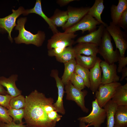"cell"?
<instances>
[{"label": "cell", "mask_w": 127, "mask_h": 127, "mask_svg": "<svg viewBox=\"0 0 127 127\" xmlns=\"http://www.w3.org/2000/svg\"><path fill=\"white\" fill-rule=\"evenodd\" d=\"M44 93L35 90L25 97L24 118L26 125L34 127H55L56 123L49 119L44 108Z\"/></svg>", "instance_id": "1"}, {"label": "cell", "mask_w": 127, "mask_h": 127, "mask_svg": "<svg viewBox=\"0 0 127 127\" xmlns=\"http://www.w3.org/2000/svg\"><path fill=\"white\" fill-rule=\"evenodd\" d=\"M27 20L26 18L21 17L17 20V24L15 29L19 30V34L17 37L14 38L15 43L18 44H32L37 47L41 46L45 40V33L39 31L37 34H34L26 30L24 25Z\"/></svg>", "instance_id": "2"}, {"label": "cell", "mask_w": 127, "mask_h": 127, "mask_svg": "<svg viewBox=\"0 0 127 127\" xmlns=\"http://www.w3.org/2000/svg\"><path fill=\"white\" fill-rule=\"evenodd\" d=\"M110 34L105 29L100 43L98 46V53L102 57L104 61L109 64L118 62L120 56L119 51H114Z\"/></svg>", "instance_id": "3"}, {"label": "cell", "mask_w": 127, "mask_h": 127, "mask_svg": "<svg viewBox=\"0 0 127 127\" xmlns=\"http://www.w3.org/2000/svg\"><path fill=\"white\" fill-rule=\"evenodd\" d=\"M92 110L87 116L79 118L78 119L80 122L87 123L89 126L100 127L106 118V114L104 108L101 107L98 104L96 99L92 103Z\"/></svg>", "instance_id": "4"}, {"label": "cell", "mask_w": 127, "mask_h": 127, "mask_svg": "<svg viewBox=\"0 0 127 127\" xmlns=\"http://www.w3.org/2000/svg\"><path fill=\"white\" fill-rule=\"evenodd\" d=\"M105 28L115 42L116 48H118L121 57H124L127 49V31H123L120 28L112 22Z\"/></svg>", "instance_id": "5"}, {"label": "cell", "mask_w": 127, "mask_h": 127, "mask_svg": "<svg viewBox=\"0 0 127 127\" xmlns=\"http://www.w3.org/2000/svg\"><path fill=\"white\" fill-rule=\"evenodd\" d=\"M121 84L118 82L104 85L100 84L95 92V97L99 106L103 107L111 99L117 89Z\"/></svg>", "instance_id": "6"}, {"label": "cell", "mask_w": 127, "mask_h": 127, "mask_svg": "<svg viewBox=\"0 0 127 127\" xmlns=\"http://www.w3.org/2000/svg\"><path fill=\"white\" fill-rule=\"evenodd\" d=\"M77 36L74 33L58 32L54 34L48 40L47 48L48 50L56 48H64L72 46L74 43L73 39Z\"/></svg>", "instance_id": "7"}, {"label": "cell", "mask_w": 127, "mask_h": 127, "mask_svg": "<svg viewBox=\"0 0 127 127\" xmlns=\"http://www.w3.org/2000/svg\"><path fill=\"white\" fill-rule=\"evenodd\" d=\"M65 86L67 99L74 101L83 112L87 113L89 110L86 107L85 104V98L87 91L86 90L82 91L77 89L70 81Z\"/></svg>", "instance_id": "8"}, {"label": "cell", "mask_w": 127, "mask_h": 127, "mask_svg": "<svg viewBox=\"0 0 127 127\" xmlns=\"http://www.w3.org/2000/svg\"><path fill=\"white\" fill-rule=\"evenodd\" d=\"M12 13L3 18H0V32H7L8 34V38L11 42H13L11 33L14 28L16 26L17 19L22 14L25 12L24 8L20 7L17 10H12Z\"/></svg>", "instance_id": "9"}, {"label": "cell", "mask_w": 127, "mask_h": 127, "mask_svg": "<svg viewBox=\"0 0 127 127\" xmlns=\"http://www.w3.org/2000/svg\"><path fill=\"white\" fill-rule=\"evenodd\" d=\"M100 24L94 18L87 14L77 24L65 30L64 32L74 33L81 30L83 33L87 31L89 33L96 30L97 25Z\"/></svg>", "instance_id": "10"}, {"label": "cell", "mask_w": 127, "mask_h": 127, "mask_svg": "<svg viewBox=\"0 0 127 127\" xmlns=\"http://www.w3.org/2000/svg\"><path fill=\"white\" fill-rule=\"evenodd\" d=\"M100 65L103 73L101 84L117 82L119 81L120 77L117 75V67L115 63L109 64L101 60Z\"/></svg>", "instance_id": "11"}, {"label": "cell", "mask_w": 127, "mask_h": 127, "mask_svg": "<svg viewBox=\"0 0 127 127\" xmlns=\"http://www.w3.org/2000/svg\"><path fill=\"white\" fill-rule=\"evenodd\" d=\"M90 7L75 8L69 6L67 11L68 18L67 21L62 27L64 30L75 24L87 13Z\"/></svg>", "instance_id": "12"}, {"label": "cell", "mask_w": 127, "mask_h": 127, "mask_svg": "<svg viewBox=\"0 0 127 127\" xmlns=\"http://www.w3.org/2000/svg\"><path fill=\"white\" fill-rule=\"evenodd\" d=\"M58 73L57 70L53 69L50 74L51 76L55 79L58 91L57 99L56 102L54 103L53 105L58 112L64 115L65 113V110L64 106L63 98L65 92L64 89V85L59 78Z\"/></svg>", "instance_id": "13"}, {"label": "cell", "mask_w": 127, "mask_h": 127, "mask_svg": "<svg viewBox=\"0 0 127 127\" xmlns=\"http://www.w3.org/2000/svg\"><path fill=\"white\" fill-rule=\"evenodd\" d=\"M101 60L98 57L95 66L90 69L89 88L93 93H95L101 84L102 71L100 64Z\"/></svg>", "instance_id": "14"}, {"label": "cell", "mask_w": 127, "mask_h": 127, "mask_svg": "<svg viewBox=\"0 0 127 127\" xmlns=\"http://www.w3.org/2000/svg\"><path fill=\"white\" fill-rule=\"evenodd\" d=\"M105 26L102 24L98 27V29L87 34L80 37L74 43H87L95 44L98 46L101 41Z\"/></svg>", "instance_id": "15"}, {"label": "cell", "mask_w": 127, "mask_h": 127, "mask_svg": "<svg viewBox=\"0 0 127 127\" xmlns=\"http://www.w3.org/2000/svg\"><path fill=\"white\" fill-rule=\"evenodd\" d=\"M18 77V75L16 74L12 75L8 78L0 77V83L6 88L8 94L12 97L21 94V91L18 88L16 84Z\"/></svg>", "instance_id": "16"}, {"label": "cell", "mask_w": 127, "mask_h": 127, "mask_svg": "<svg viewBox=\"0 0 127 127\" xmlns=\"http://www.w3.org/2000/svg\"><path fill=\"white\" fill-rule=\"evenodd\" d=\"M32 13H36L41 17L48 24L49 28L51 30L53 34L59 32L56 27L53 24L50 18L47 17L43 12L42 9L41 0H36L34 7L32 9L26 10L24 15H26Z\"/></svg>", "instance_id": "17"}, {"label": "cell", "mask_w": 127, "mask_h": 127, "mask_svg": "<svg viewBox=\"0 0 127 127\" xmlns=\"http://www.w3.org/2000/svg\"><path fill=\"white\" fill-rule=\"evenodd\" d=\"M98 46L87 43H78L73 47L76 54H83L87 56H96L98 53Z\"/></svg>", "instance_id": "18"}, {"label": "cell", "mask_w": 127, "mask_h": 127, "mask_svg": "<svg viewBox=\"0 0 127 127\" xmlns=\"http://www.w3.org/2000/svg\"><path fill=\"white\" fill-rule=\"evenodd\" d=\"M114 125L127 127V105L118 106L115 113Z\"/></svg>", "instance_id": "19"}, {"label": "cell", "mask_w": 127, "mask_h": 127, "mask_svg": "<svg viewBox=\"0 0 127 127\" xmlns=\"http://www.w3.org/2000/svg\"><path fill=\"white\" fill-rule=\"evenodd\" d=\"M127 8V0H119L117 5L112 4L111 8L112 22L114 24L117 25L122 14Z\"/></svg>", "instance_id": "20"}, {"label": "cell", "mask_w": 127, "mask_h": 127, "mask_svg": "<svg viewBox=\"0 0 127 127\" xmlns=\"http://www.w3.org/2000/svg\"><path fill=\"white\" fill-rule=\"evenodd\" d=\"M104 8L103 0H95L93 5L89 8L87 14L91 16L106 27L108 25L102 20L101 15Z\"/></svg>", "instance_id": "21"}, {"label": "cell", "mask_w": 127, "mask_h": 127, "mask_svg": "<svg viewBox=\"0 0 127 127\" xmlns=\"http://www.w3.org/2000/svg\"><path fill=\"white\" fill-rule=\"evenodd\" d=\"M117 106L127 105V83L117 89L111 99Z\"/></svg>", "instance_id": "22"}, {"label": "cell", "mask_w": 127, "mask_h": 127, "mask_svg": "<svg viewBox=\"0 0 127 127\" xmlns=\"http://www.w3.org/2000/svg\"><path fill=\"white\" fill-rule=\"evenodd\" d=\"M117 106L115 103L111 99L103 107L106 114V127H114V116Z\"/></svg>", "instance_id": "23"}, {"label": "cell", "mask_w": 127, "mask_h": 127, "mask_svg": "<svg viewBox=\"0 0 127 127\" xmlns=\"http://www.w3.org/2000/svg\"><path fill=\"white\" fill-rule=\"evenodd\" d=\"M98 58L96 56H85L76 54L75 60L77 64L89 70L95 66Z\"/></svg>", "instance_id": "24"}, {"label": "cell", "mask_w": 127, "mask_h": 127, "mask_svg": "<svg viewBox=\"0 0 127 127\" xmlns=\"http://www.w3.org/2000/svg\"><path fill=\"white\" fill-rule=\"evenodd\" d=\"M64 70L61 79L65 85L70 81L71 77L75 73L77 64L75 59L64 63Z\"/></svg>", "instance_id": "25"}, {"label": "cell", "mask_w": 127, "mask_h": 127, "mask_svg": "<svg viewBox=\"0 0 127 127\" xmlns=\"http://www.w3.org/2000/svg\"><path fill=\"white\" fill-rule=\"evenodd\" d=\"M68 15L67 10L62 11L56 9L53 15L50 18L51 21L56 27H63L67 21Z\"/></svg>", "instance_id": "26"}, {"label": "cell", "mask_w": 127, "mask_h": 127, "mask_svg": "<svg viewBox=\"0 0 127 127\" xmlns=\"http://www.w3.org/2000/svg\"><path fill=\"white\" fill-rule=\"evenodd\" d=\"M76 54L72 46L65 48L62 52L56 57L58 61L64 64L75 59Z\"/></svg>", "instance_id": "27"}, {"label": "cell", "mask_w": 127, "mask_h": 127, "mask_svg": "<svg viewBox=\"0 0 127 127\" xmlns=\"http://www.w3.org/2000/svg\"><path fill=\"white\" fill-rule=\"evenodd\" d=\"M75 72L80 76L83 79L86 87L89 88L90 83L89 79L90 71L77 64Z\"/></svg>", "instance_id": "28"}, {"label": "cell", "mask_w": 127, "mask_h": 127, "mask_svg": "<svg viewBox=\"0 0 127 127\" xmlns=\"http://www.w3.org/2000/svg\"><path fill=\"white\" fill-rule=\"evenodd\" d=\"M25 104V97L21 94L13 97L9 103L11 108L17 109H24Z\"/></svg>", "instance_id": "29"}, {"label": "cell", "mask_w": 127, "mask_h": 127, "mask_svg": "<svg viewBox=\"0 0 127 127\" xmlns=\"http://www.w3.org/2000/svg\"><path fill=\"white\" fill-rule=\"evenodd\" d=\"M8 111L9 115L13 119V121L16 123L18 122L19 123L24 122L22 119L24 116V109H17L11 108L8 109Z\"/></svg>", "instance_id": "30"}, {"label": "cell", "mask_w": 127, "mask_h": 127, "mask_svg": "<svg viewBox=\"0 0 127 127\" xmlns=\"http://www.w3.org/2000/svg\"><path fill=\"white\" fill-rule=\"evenodd\" d=\"M70 81L75 87L80 90H83L86 87L83 79L75 72L71 77Z\"/></svg>", "instance_id": "31"}, {"label": "cell", "mask_w": 127, "mask_h": 127, "mask_svg": "<svg viewBox=\"0 0 127 127\" xmlns=\"http://www.w3.org/2000/svg\"><path fill=\"white\" fill-rule=\"evenodd\" d=\"M13 121V119L9 115L8 109L0 105V123H9Z\"/></svg>", "instance_id": "32"}, {"label": "cell", "mask_w": 127, "mask_h": 127, "mask_svg": "<svg viewBox=\"0 0 127 127\" xmlns=\"http://www.w3.org/2000/svg\"><path fill=\"white\" fill-rule=\"evenodd\" d=\"M125 31H127V8L122 14L117 25Z\"/></svg>", "instance_id": "33"}, {"label": "cell", "mask_w": 127, "mask_h": 127, "mask_svg": "<svg viewBox=\"0 0 127 127\" xmlns=\"http://www.w3.org/2000/svg\"><path fill=\"white\" fill-rule=\"evenodd\" d=\"M12 97L9 94L5 95H0V105L8 109L11 108L9 103Z\"/></svg>", "instance_id": "34"}, {"label": "cell", "mask_w": 127, "mask_h": 127, "mask_svg": "<svg viewBox=\"0 0 127 127\" xmlns=\"http://www.w3.org/2000/svg\"><path fill=\"white\" fill-rule=\"evenodd\" d=\"M118 66L117 68V71L121 72L123 68L126 67L127 64V57L119 56L118 59Z\"/></svg>", "instance_id": "35"}, {"label": "cell", "mask_w": 127, "mask_h": 127, "mask_svg": "<svg viewBox=\"0 0 127 127\" xmlns=\"http://www.w3.org/2000/svg\"><path fill=\"white\" fill-rule=\"evenodd\" d=\"M64 48H56L48 50V55L50 56H55L56 57L60 54Z\"/></svg>", "instance_id": "36"}, {"label": "cell", "mask_w": 127, "mask_h": 127, "mask_svg": "<svg viewBox=\"0 0 127 127\" xmlns=\"http://www.w3.org/2000/svg\"><path fill=\"white\" fill-rule=\"evenodd\" d=\"M25 123H19L13 121L9 123H0V127H25L26 125L24 124Z\"/></svg>", "instance_id": "37"}, {"label": "cell", "mask_w": 127, "mask_h": 127, "mask_svg": "<svg viewBox=\"0 0 127 127\" xmlns=\"http://www.w3.org/2000/svg\"><path fill=\"white\" fill-rule=\"evenodd\" d=\"M75 0H57V3L60 6H65L70 3L75 1Z\"/></svg>", "instance_id": "38"}, {"label": "cell", "mask_w": 127, "mask_h": 127, "mask_svg": "<svg viewBox=\"0 0 127 127\" xmlns=\"http://www.w3.org/2000/svg\"><path fill=\"white\" fill-rule=\"evenodd\" d=\"M121 72L122 74V76L119 80L121 81L127 76V67H125L123 68Z\"/></svg>", "instance_id": "39"}, {"label": "cell", "mask_w": 127, "mask_h": 127, "mask_svg": "<svg viewBox=\"0 0 127 127\" xmlns=\"http://www.w3.org/2000/svg\"><path fill=\"white\" fill-rule=\"evenodd\" d=\"M9 94L7 91L0 83V95H6Z\"/></svg>", "instance_id": "40"}, {"label": "cell", "mask_w": 127, "mask_h": 127, "mask_svg": "<svg viewBox=\"0 0 127 127\" xmlns=\"http://www.w3.org/2000/svg\"><path fill=\"white\" fill-rule=\"evenodd\" d=\"M89 126L88 124L86 125L85 123L83 122H80L79 127H88Z\"/></svg>", "instance_id": "41"}, {"label": "cell", "mask_w": 127, "mask_h": 127, "mask_svg": "<svg viewBox=\"0 0 127 127\" xmlns=\"http://www.w3.org/2000/svg\"><path fill=\"white\" fill-rule=\"evenodd\" d=\"M25 127H32V126H27L26 125V126Z\"/></svg>", "instance_id": "42"}, {"label": "cell", "mask_w": 127, "mask_h": 127, "mask_svg": "<svg viewBox=\"0 0 127 127\" xmlns=\"http://www.w3.org/2000/svg\"><path fill=\"white\" fill-rule=\"evenodd\" d=\"M114 127H120L118 126H117L115 125H114Z\"/></svg>", "instance_id": "43"}, {"label": "cell", "mask_w": 127, "mask_h": 127, "mask_svg": "<svg viewBox=\"0 0 127 127\" xmlns=\"http://www.w3.org/2000/svg\"></svg>", "instance_id": "44"}]
</instances>
